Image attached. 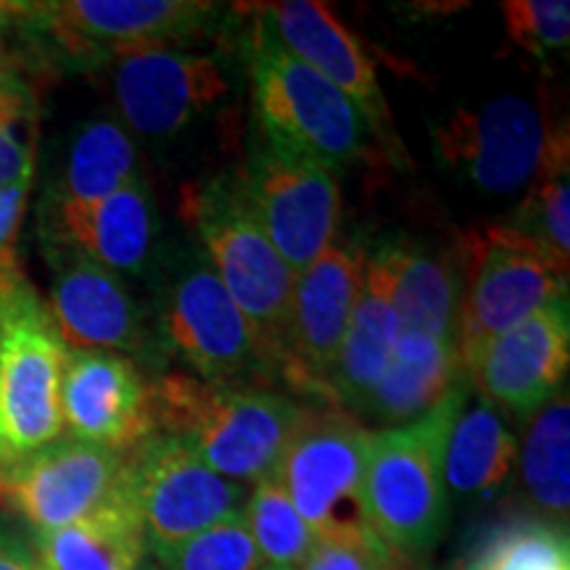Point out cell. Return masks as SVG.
Masks as SVG:
<instances>
[{
  "instance_id": "cell-39",
  "label": "cell",
  "mask_w": 570,
  "mask_h": 570,
  "mask_svg": "<svg viewBox=\"0 0 570 570\" xmlns=\"http://www.w3.org/2000/svg\"><path fill=\"white\" fill-rule=\"evenodd\" d=\"M265 570H281V568H265Z\"/></svg>"
},
{
  "instance_id": "cell-14",
  "label": "cell",
  "mask_w": 570,
  "mask_h": 570,
  "mask_svg": "<svg viewBox=\"0 0 570 570\" xmlns=\"http://www.w3.org/2000/svg\"><path fill=\"white\" fill-rule=\"evenodd\" d=\"M111 63L119 122L142 138H173L230 92L217 59L180 48H142Z\"/></svg>"
},
{
  "instance_id": "cell-35",
  "label": "cell",
  "mask_w": 570,
  "mask_h": 570,
  "mask_svg": "<svg viewBox=\"0 0 570 570\" xmlns=\"http://www.w3.org/2000/svg\"><path fill=\"white\" fill-rule=\"evenodd\" d=\"M30 188L32 180H24L0 190V281L21 273L17 240L21 230V219H24L27 198H30Z\"/></svg>"
},
{
  "instance_id": "cell-17",
  "label": "cell",
  "mask_w": 570,
  "mask_h": 570,
  "mask_svg": "<svg viewBox=\"0 0 570 570\" xmlns=\"http://www.w3.org/2000/svg\"><path fill=\"white\" fill-rule=\"evenodd\" d=\"M61 423L69 439L132 452L156 433L151 383L122 354L67 348Z\"/></svg>"
},
{
  "instance_id": "cell-25",
  "label": "cell",
  "mask_w": 570,
  "mask_h": 570,
  "mask_svg": "<svg viewBox=\"0 0 570 570\" xmlns=\"http://www.w3.org/2000/svg\"><path fill=\"white\" fill-rule=\"evenodd\" d=\"M518 462V439L494 404L479 399L460 410L444 446V483L452 497L491 499L510 481Z\"/></svg>"
},
{
  "instance_id": "cell-27",
  "label": "cell",
  "mask_w": 570,
  "mask_h": 570,
  "mask_svg": "<svg viewBox=\"0 0 570 570\" xmlns=\"http://www.w3.org/2000/svg\"><path fill=\"white\" fill-rule=\"evenodd\" d=\"M518 470L525 494L541 520L568 529L570 512V402L560 389L544 407L529 417L518 444Z\"/></svg>"
},
{
  "instance_id": "cell-36",
  "label": "cell",
  "mask_w": 570,
  "mask_h": 570,
  "mask_svg": "<svg viewBox=\"0 0 570 570\" xmlns=\"http://www.w3.org/2000/svg\"><path fill=\"white\" fill-rule=\"evenodd\" d=\"M21 38L19 27V3H0V88L24 77L17 40Z\"/></svg>"
},
{
  "instance_id": "cell-33",
  "label": "cell",
  "mask_w": 570,
  "mask_h": 570,
  "mask_svg": "<svg viewBox=\"0 0 570 570\" xmlns=\"http://www.w3.org/2000/svg\"><path fill=\"white\" fill-rule=\"evenodd\" d=\"M512 42L533 56L566 51L570 40L568 0H510L502 3Z\"/></svg>"
},
{
  "instance_id": "cell-22",
  "label": "cell",
  "mask_w": 570,
  "mask_h": 570,
  "mask_svg": "<svg viewBox=\"0 0 570 570\" xmlns=\"http://www.w3.org/2000/svg\"><path fill=\"white\" fill-rule=\"evenodd\" d=\"M391 298L402 331L458 344L462 304V248L383 244ZM460 346V344H458Z\"/></svg>"
},
{
  "instance_id": "cell-30",
  "label": "cell",
  "mask_w": 570,
  "mask_h": 570,
  "mask_svg": "<svg viewBox=\"0 0 570 570\" xmlns=\"http://www.w3.org/2000/svg\"><path fill=\"white\" fill-rule=\"evenodd\" d=\"M462 570H570L568 529L541 518L510 520L473 547Z\"/></svg>"
},
{
  "instance_id": "cell-34",
  "label": "cell",
  "mask_w": 570,
  "mask_h": 570,
  "mask_svg": "<svg viewBox=\"0 0 570 570\" xmlns=\"http://www.w3.org/2000/svg\"><path fill=\"white\" fill-rule=\"evenodd\" d=\"M396 558L377 537L315 539L298 570H402Z\"/></svg>"
},
{
  "instance_id": "cell-18",
  "label": "cell",
  "mask_w": 570,
  "mask_h": 570,
  "mask_svg": "<svg viewBox=\"0 0 570 570\" xmlns=\"http://www.w3.org/2000/svg\"><path fill=\"white\" fill-rule=\"evenodd\" d=\"M53 267L51 315L67 348L146 354L148 327L125 277L63 246H46Z\"/></svg>"
},
{
  "instance_id": "cell-29",
  "label": "cell",
  "mask_w": 570,
  "mask_h": 570,
  "mask_svg": "<svg viewBox=\"0 0 570 570\" xmlns=\"http://www.w3.org/2000/svg\"><path fill=\"white\" fill-rule=\"evenodd\" d=\"M244 523L267 568L298 570L315 544V533L275 475L256 481L248 491Z\"/></svg>"
},
{
  "instance_id": "cell-1",
  "label": "cell",
  "mask_w": 570,
  "mask_h": 570,
  "mask_svg": "<svg viewBox=\"0 0 570 570\" xmlns=\"http://www.w3.org/2000/svg\"><path fill=\"white\" fill-rule=\"evenodd\" d=\"M156 433L180 441L227 481L267 479L281 465L306 407L256 386H223L185 373H164L151 386Z\"/></svg>"
},
{
  "instance_id": "cell-38",
  "label": "cell",
  "mask_w": 570,
  "mask_h": 570,
  "mask_svg": "<svg viewBox=\"0 0 570 570\" xmlns=\"http://www.w3.org/2000/svg\"><path fill=\"white\" fill-rule=\"evenodd\" d=\"M138 570H156V566H154V560H151V558H148L146 562H142V566H140Z\"/></svg>"
},
{
  "instance_id": "cell-7",
  "label": "cell",
  "mask_w": 570,
  "mask_h": 570,
  "mask_svg": "<svg viewBox=\"0 0 570 570\" xmlns=\"http://www.w3.org/2000/svg\"><path fill=\"white\" fill-rule=\"evenodd\" d=\"M373 433L338 410H306L285 446L275 479L288 491L315 539L375 537L365 504V468Z\"/></svg>"
},
{
  "instance_id": "cell-4",
  "label": "cell",
  "mask_w": 570,
  "mask_h": 570,
  "mask_svg": "<svg viewBox=\"0 0 570 570\" xmlns=\"http://www.w3.org/2000/svg\"><path fill=\"white\" fill-rule=\"evenodd\" d=\"M67 346L24 273L0 281V468L63 436Z\"/></svg>"
},
{
  "instance_id": "cell-5",
  "label": "cell",
  "mask_w": 570,
  "mask_h": 570,
  "mask_svg": "<svg viewBox=\"0 0 570 570\" xmlns=\"http://www.w3.org/2000/svg\"><path fill=\"white\" fill-rule=\"evenodd\" d=\"M256 127L336 173L365 154L370 127L348 98L294 59L256 13L248 40Z\"/></svg>"
},
{
  "instance_id": "cell-19",
  "label": "cell",
  "mask_w": 570,
  "mask_h": 570,
  "mask_svg": "<svg viewBox=\"0 0 570 570\" xmlns=\"http://www.w3.org/2000/svg\"><path fill=\"white\" fill-rule=\"evenodd\" d=\"M259 17L285 51L331 82L360 111L370 130L389 140L391 111L375 67L336 13L315 0H285L262 6Z\"/></svg>"
},
{
  "instance_id": "cell-26",
  "label": "cell",
  "mask_w": 570,
  "mask_h": 570,
  "mask_svg": "<svg viewBox=\"0 0 570 570\" xmlns=\"http://www.w3.org/2000/svg\"><path fill=\"white\" fill-rule=\"evenodd\" d=\"M132 132L114 117H92L71 132L59 180L48 190L53 202L92 204L127 188L138 175Z\"/></svg>"
},
{
  "instance_id": "cell-20",
  "label": "cell",
  "mask_w": 570,
  "mask_h": 570,
  "mask_svg": "<svg viewBox=\"0 0 570 570\" xmlns=\"http://www.w3.org/2000/svg\"><path fill=\"white\" fill-rule=\"evenodd\" d=\"M156 206L151 190L135 180L92 204L53 202L40 212L42 246H63L122 277L142 275L154 259Z\"/></svg>"
},
{
  "instance_id": "cell-8",
  "label": "cell",
  "mask_w": 570,
  "mask_h": 570,
  "mask_svg": "<svg viewBox=\"0 0 570 570\" xmlns=\"http://www.w3.org/2000/svg\"><path fill=\"white\" fill-rule=\"evenodd\" d=\"M161 336L190 375L223 386H252L275 375L252 325L202 252H185L161 294Z\"/></svg>"
},
{
  "instance_id": "cell-16",
  "label": "cell",
  "mask_w": 570,
  "mask_h": 570,
  "mask_svg": "<svg viewBox=\"0 0 570 570\" xmlns=\"http://www.w3.org/2000/svg\"><path fill=\"white\" fill-rule=\"evenodd\" d=\"M570 365V309L560 296L465 362V375L494 407L531 417L566 383Z\"/></svg>"
},
{
  "instance_id": "cell-23",
  "label": "cell",
  "mask_w": 570,
  "mask_h": 570,
  "mask_svg": "<svg viewBox=\"0 0 570 570\" xmlns=\"http://www.w3.org/2000/svg\"><path fill=\"white\" fill-rule=\"evenodd\" d=\"M465 381L458 344L402 331L391 365L362 404V412L391 428L412 423L444 402Z\"/></svg>"
},
{
  "instance_id": "cell-13",
  "label": "cell",
  "mask_w": 570,
  "mask_h": 570,
  "mask_svg": "<svg viewBox=\"0 0 570 570\" xmlns=\"http://www.w3.org/2000/svg\"><path fill=\"white\" fill-rule=\"evenodd\" d=\"M130 452L59 439L0 468V499L38 533L92 515L127 487Z\"/></svg>"
},
{
  "instance_id": "cell-11",
  "label": "cell",
  "mask_w": 570,
  "mask_h": 570,
  "mask_svg": "<svg viewBox=\"0 0 570 570\" xmlns=\"http://www.w3.org/2000/svg\"><path fill=\"white\" fill-rule=\"evenodd\" d=\"M127 494L148 554L169 550L244 512L248 491L206 468L180 441L154 433L130 452Z\"/></svg>"
},
{
  "instance_id": "cell-24",
  "label": "cell",
  "mask_w": 570,
  "mask_h": 570,
  "mask_svg": "<svg viewBox=\"0 0 570 570\" xmlns=\"http://www.w3.org/2000/svg\"><path fill=\"white\" fill-rule=\"evenodd\" d=\"M35 570H138L148 544L127 487L92 515L38 533Z\"/></svg>"
},
{
  "instance_id": "cell-32",
  "label": "cell",
  "mask_w": 570,
  "mask_h": 570,
  "mask_svg": "<svg viewBox=\"0 0 570 570\" xmlns=\"http://www.w3.org/2000/svg\"><path fill=\"white\" fill-rule=\"evenodd\" d=\"M38 164V96L19 77L0 88V190L32 180Z\"/></svg>"
},
{
  "instance_id": "cell-37",
  "label": "cell",
  "mask_w": 570,
  "mask_h": 570,
  "mask_svg": "<svg viewBox=\"0 0 570 570\" xmlns=\"http://www.w3.org/2000/svg\"><path fill=\"white\" fill-rule=\"evenodd\" d=\"M0 570H35L30 547L3 529H0Z\"/></svg>"
},
{
  "instance_id": "cell-3",
  "label": "cell",
  "mask_w": 570,
  "mask_h": 570,
  "mask_svg": "<svg viewBox=\"0 0 570 570\" xmlns=\"http://www.w3.org/2000/svg\"><path fill=\"white\" fill-rule=\"evenodd\" d=\"M180 214L277 375L296 273L267 238L238 177L223 175L188 185Z\"/></svg>"
},
{
  "instance_id": "cell-15",
  "label": "cell",
  "mask_w": 570,
  "mask_h": 570,
  "mask_svg": "<svg viewBox=\"0 0 570 570\" xmlns=\"http://www.w3.org/2000/svg\"><path fill=\"white\" fill-rule=\"evenodd\" d=\"M544 117L531 101L504 96L473 111H458L436 130V146L454 173L487 194L529 188L544 159Z\"/></svg>"
},
{
  "instance_id": "cell-9",
  "label": "cell",
  "mask_w": 570,
  "mask_h": 570,
  "mask_svg": "<svg viewBox=\"0 0 570 570\" xmlns=\"http://www.w3.org/2000/svg\"><path fill=\"white\" fill-rule=\"evenodd\" d=\"M238 180L267 238L294 273H302L336 240L341 180L333 167L256 127Z\"/></svg>"
},
{
  "instance_id": "cell-28",
  "label": "cell",
  "mask_w": 570,
  "mask_h": 570,
  "mask_svg": "<svg viewBox=\"0 0 570 570\" xmlns=\"http://www.w3.org/2000/svg\"><path fill=\"white\" fill-rule=\"evenodd\" d=\"M512 230L529 238L560 273L568 275L570 262V175L568 132H550L544 159L529 185Z\"/></svg>"
},
{
  "instance_id": "cell-10",
  "label": "cell",
  "mask_w": 570,
  "mask_h": 570,
  "mask_svg": "<svg viewBox=\"0 0 570 570\" xmlns=\"http://www.w3.org/2000/svg\"><path fill=\"white\" fill-rule=\"evenodd\" d=\"M462 248V367L483 344L523 323L541 306L568 296V275L510 225L473 230Z\"/></svg>"
},
{
  "instance_id": "cell-31",
  "label": "cell",
  "mask_w": 570,
  "mask_h": 570,
  "mask_svg": "<svg viewBox=\"0 0 570 570\" xmlns=\"http://www.w3.org/2000/svg\"><path fill=\"white\" fill-rule=\"evenodd\" d=\"M156 570H265L256 552L244 512L225 523L212 525L196 537L151 554Z\"/></svg>"
},
{
  "instance_id": "cell-12",
  "label": "cell",
  "mask_w": 570,
  "mask_h": 570,
  "mask_svg": "<svg viewBox=\"0 0 570 570\" xmlns=\"http://www.w3.org/2000/svg\"><path fill=\"white\" fill-rule=\"evenodd\" d=\"M362 267L365 252L360 244L333 240L312 265L296 273L277 367V375L296 394L331 402L333 367L360 296Z\"/></svg>"
},
{
  "instance_id": "cell-2",
  "label": "cell",
  "mask_w": 570,
  "mask_h": 570,
  "mask_svg": "<svg viewBox=\"0 0 570 570\" xmlns=\"http://www.w3.org/2000/svg\"><path fill=\"white\" fill-rule=\"evenodd\" d=\"M468 396L465 381L423 417L377 431L370 439L365 468L370 525L402 562L425 558L446 531L444 446Z\"/></svg>"
},
{
  "instance_id": "cell-6",
  "label": "cell",
  "mask_w": 570,
  "mask_h": 570,
  "mask_svg": "<svg viewBox=\"0 0 570 570\" xmlns=\"http://www.w3.org/2000/svg\"><path fill=\"white\" fill-rule=\"evenodd\" d=\"M217 3L198 0H56L19 3L27 38L69 67H98L142 48L198 40L217 19Z\"/></svg>"
},
{
  "instance_id": "cell-21",
  "label": "cell",
  "mask_w": 570,
  "mask_h": 570,
  "mask_svg": "<svg viewBox=\"0 0 570 570\" xmlns=\"http://www.w3.org/2000/svg\"><path fill=\"white\" fill-rule=\"evenodd\" d=\"M402 323L391 298L389 265L381 246L365 254L360 296L331 377V407L362 410L394 356Z\"/></svg>"
}]
</instances>
